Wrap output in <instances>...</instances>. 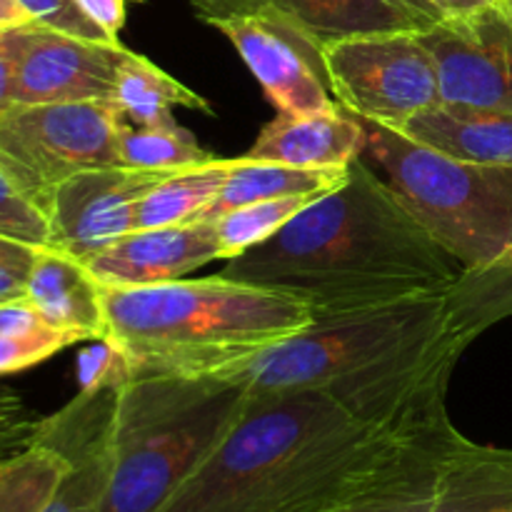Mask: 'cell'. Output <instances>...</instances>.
<instances>
[{
	"instance_id": "cell-10",
	"label": "cell",
	"mask_w": 512,
	"mask_h": 512,
	"mask_svg": "<svg viewBox=\"0 0 512 512\" xmlns=\"http://www.w3.org/2000/svg\"><path fill=\"white\" fill-rule=\"evenodd\" d=\"M418 38L438 68L443 105L512 113V20L498 5L425 25Z\"/></svg>"
},
{
	"instance_id": "cell-30",
	"label": "cell",
	"mask_w": 512,
	"mask_h": 512,
	"mask_svg": "<svg viewBox=\"0 0 512 512\" xmlns=\"http://www.w3.org/2000/svg\"><path fill=\"white\" fill-rule=\"evenodd\" d=\"M40 420L30 415L15 390L0 385V460L23 453L38 438Z\"/></svg>"
},
{
	"instance_id": "cell-18",
	"label": "cell",
	"mask_w": 512,
	"mask_h": 512,
	"mask_svg": "<svg viewBox=\"0 0 512 512\" xmlns=\"http://www.w3.org/2000/svg\"><path fill=\"white\" fill-rule=\"evenodd\" d=\"M25 300L48 328L80 340H105L103 285L83 260L58 248H40L25 275Z\"/></svg>"
},
{
	"instance_id": "cell-24",
	"label": "cell",
	"mask_w": 512,
	"mask_h": 512,
	"mask_svg": "<svg viewBox=\"0 0 512 512\" xmlns=\"http://www.w3.org/2000/svg\"><path fill=\"white\" fill-rule=\"evenodd\" d=\"M68 470L58 450L40 443L0 460V512H43Z\"/></svg>"
},
{
	"instance_id": "cell-14",
	"label": "cell",
	"mask_w": 512,
	"mask_h": 512,
	"mask_svg": "<svg viewBox=\"0 0 512 512\" xmlns=\"http://www.w3.org/2000/svg\"><path fill=\"white\" fill-rule=\"evenodd\" d=\"M208 25L225 35L278 113H328L338 108L318 73L320 53L290 25L265 13L220 15Z\"/></svg>"
},
{
	"instance_id": "cell-6",
	"label": "cell",
	"mask_w": 512,
	"mask_h": 512,
	"mask_svg": "<svg viewBox=\"0 0 512 512\" xmlns=\"http://www.w3.org/2000/svg\"><path fill=\"white\" fill-rule=\"evenodd\" d=\"M510 315V258L488 268L463 270L433 325L325 393L363 423H398L435 413L445 408L450 375L465 350Z\"/></svg>"
},
{
	"instance_id": "cell-19",
	"label": "cell",
	"mask_w": 512,
	"mask_h": 512,
	"mask_svg": "<svg viewBox=\"0 0 512 512\" xmlns=\"http://www.w3.org/2000/svg\"><path fill=\"white\" fill-rule=\"evenodd\" d=\"M398 133L438 153L475 165H512V113L435 105Z\"/></svg>"
},
{
	"instance_id": "cell-36",
	"label": "cell",
	"mask_w": 512,
	"mask_h": 512,
	"mask_svg": "<svg viewBox=\"0 0 512 512\" xmlns=\"http://www.w3.org/2000/svg\"><path fill=\"white\" fill-rule=\"evenodd\" d=\"M498 0H435L438 10L443 13V18H460V15L478 13V10L490 8Z\"/></svg>"
},
{
	"instance_id": "cell-20",
	"label": "cell",
	"mask_w": 512,
	"mask_h": 512,
	"mask_svg": "<svg viewBox=\"0 0 512 512\" xmlns=\"http://www.w3.org/2000/svg\"><path fill=\"white\" fill-rule=\"evenodd\" d=\"M430 512H512V450L460 440L445 460Z\"/></svg>"
},
{
	"instance_id": "cell-12",
	"label": "cell",
	"mask_w": 512,
	"mask_h": 512,
	"mask_svg": "<svg viewBox=\"0 0 512 512\" xmlns=\"http://www.w3.org/2000/svg\"><path fill=\"white\" fill-rule=\"evenodd\" d=\"M3 33L15 58V105L115 100L123 43L75 38L38 23Z\"/></svg>"
},
{
	"instance_id": "cell-40",
	"label": "cell",
	"mask_w": 512,
	"mask_h": 512,
	"mask_svg": "<svg viewBox=\"0 0 512 512\" xmlns=\"http://www.w3.org/2000/svg\"><path fill=\"white\" fill-rule=\"evenodd\" d=\"M198 3H203V0H193V5H198Z\"/></svg>"
},
{
	"instance_id": "cell-23",
	"label": "cell",
	"mask_w": 512,
	"mask_h": 512,
	"mask_svg": "<svg viewBox=\"0 0 512 512\" xmlns=\"http://www.w3.org/2000/svg\"><path fill=\"white\" fill-rule=\"evenodd\" d=\"M235 158H218L195 168L175 170L160 180L138 205V230L195 223L213 205L233 170Z\"/></svg>"
},
{
	"instance_id": "cell-9",
	"label": "cell",
	"mask_w": 512,
	"mask_h": 512,
	"mask_svg": "<svg viewBox=\"0 0 512 512\" xmlns=\"http://www.w3.org/2000/svg\"><path fill=\"white\" fill-rule=\"evenodd\" d=\"M320 63L340 108L385 128L400 130L443 103L438 68L418 30L330 40L320 48Z\"/></svg>"
},
{
	"instance_id": "cell-21",
	"label": "cell",
	"mask_w": 512,
	"mask_h": 512,
	"mask_svg": "<svg viewBox=\"0 0 512 512\" xmlns=\"http://www.w3.org/2000/svg\"><path fill=\"white\" fill-rule=\"evenodd\" d=\"M348 168H298L285 163H265L238 155L218 198L200 220H218L220 215L255 203V200L285 198V195H323L348 180Z\"/></svg>"
},
{
	"instance_id": "cell-39",
	"label": "cell",
	"mask_w": 512,
	"mask_h": 512,
	"mask_svg": "<svg viewBox=\"0 0 512 512\" xmlns=\"http://www.w3.org/2000/svg\"><path fill=\"white\" fill-rule=\"evenodd\" d=\"M495 5H498V8L503 10V13L512 20V0H498V3H495Z\"/></svg>"
},
{
	"instance_id": "cell-1",
	"label": "cell",
	"mask_w": 512,
	"mask_h": 512,
	"mask_svg": "<svg viewBox=\"0 0 512 512\" xmlns=\"http://www.w3.org/2000/svg\"><path fill=\"white\" fill-rule=\"evenodd\" d=\"M355 420L325 390L250 398L243 418L160 512H330L395 473L420 430Z\"/></svg>"
},
{
	"instance_id": "cell-3",
	"label": "cell",
	"mask_w": 512,
	"mask_h": 512,
	"mask_svg": "<svg viewBox=\"0 0 512 512\" xmlns=\"http://www.w3.org/2000/svg\"><path fill=\"white\" fill-rule=\"evenodd\" d=\"M105 340L130 375H220L315 323L305 300L220 275L103 288Z\"/></svg>"
},
{
	"instance_id": "cell-2",
	"label": "cell",
	"mask_w": 512,
	"mask_h": 512,
	"mask_svg": "<svg viewBox=\"0 0 512 512\" xmlns=\"http://www.w3.org/2000/svg\"><path fill=\"white\" fill-rule=\"evenodd\" d=\"M460 273L463 265L363 158L350 163L343 185L223 268L225 278L305 300L315 320L443 293Z\"/></svg>"
},
{
	"instance_id": "cell-11",
	"label": "cell",
	"mask_w": 512,
	"mask_h": 512,
	"mask_svg": "<svg viewBox=\"0 0 512 512\" xmlns=\"http://www.w3.org/2000/svg\"><path fill=\"white\" fill-rule=\"evenodd\" d=\"M128 378L123 360L80 385V393L50 418L40 420L35 443L58 450L68 475L43 512H100L110 478V443L118 393Z\"/></svg>"
},
{
	"instance_id": "cell-41",
	"label": "cell",
	"mask_w": 512,
	"mask_h": 512,
	"mask_svg": "<svg viewBox=\"0 0 512 512\" xmlns=\"http://www.w3.org/2000/svg\"><path fill=\"white\" fill-rule=\"evenodd\" d=\"M510 260H512V255H510Z\"/></svg>"
},
{
	"instance_id": "cell-26",
	"label": "cell",
	"mask_w": 512,
	"mask_h": 512,
	"mask_svg": "<svg viewBox=\"0 0 512 512\" xmlns=\"http://www.w3.org/2000/svg\"><path fill=\"white\" fill-rule=\"evenodd\" d=\"M318 198L320 195H285V198L255 200L220 215L213 223L223 248V260L238 258L245 250L270 240Z\"/></svg>"
},
{
	"instance_id": "cell-15",
	"label": "cell",
	"mask_w": 512,
	"mask_h": 512,
	"mask_svg": "<svg viewBox=\"0 0 512 512\" xmlns=\"http://www.w3.org/2000/svg\"><path fill=\"white\" fill-rule=\"evenodd\" d=\"M223 260L213 220L140 228L85 260L103 288H148L173 283L203 265Z\"/></svg>"
},
{
	"instance_id": "cell-31",
	"label": "cell",
	"mask_w": 512,
	"mask_h": 512,
	"mask_svg": "<svg viewBox=\"0 0 512 512\" xmlns=\"http://www.w3.org/2000/svg\"><path fill=\"white\" fill-rule=\"evenodd\" d=\"M78 5L95 25H100L110 38L118 40L125 18H128V0H78Z\"/></svg>"
},
{
	"instance_id": "cell-17",
	"label": "cell",
	"mask_w": 512,
	"mask_h": 512,
	"mask_svg": "<svg viewBox=\"0 0 512 512\" xmlns=\"http://www.w3.org/2000/svg\"><path fill=\"white\" fill-rule=\"evenodd\" d=\"M368 135L358 115L345 108L328 113H278L250 145V160L298 168H348L363 158Z\"/></svg>"
},
{
	"instance_id": "cell-38",
	"label": "cell",
	"mask_w": 512,
	"mask_h": 512,
	"mask_svg": "<svg viewBox=\"0 0 512 512\" xmlns=\"http://www.w3.org/2000/svg\"><path fill=\"white\" fill-rule=\"evenodd\" d=\"M398 3H403L408 10H413V13L418 15V18H423L428 25L443 20V13L438 10L435 0H398Z\"/></svg>"
},
{
	"instance_id": "cell-32",
	"label": "cell",
	"mask_w": 512,
	"mask_h": 512,
	"mask_svg": "<svg viewBox=\"0 0 512 512\" xmlns=\"http://www.w3.org/2000/svg\"><path fill=\"white\" fill-rule=\"evenodd\" d=\"M40 328H45V323L25 298L0 305V338H5V335H25Z\"/></svg>"
},
{
	"instance_id": "cell-4",
	"label": "cell",
	"mask_w": 512,
	"mask_h": 512,
	"mask_svg": "<svg viewBox=\"0 0 512 512\" xmlns=\"http://www.w3.org/2000/svg\"><path fill=\"white\" fill-rule=\"evenodd\" d=\"M250 403L225 375L135 373L115 405L100 512H160L213 455Z\"/></svg>"
},
{
	"instance_id": "cell-25",
	"label": "cell",
	"mask_w": 512,
	"mask_h": 512,
	"mask_svg": "<svg viewBox=\"0 0 512 512\" xmlns=\"http://www.w3.org/2000/svg\"><path fill=\"white\" fill-rule=\"evenodd\" d=\"M118 158L125 168L185 170L213 160L183 125H133L123 120L118 133Z\"/></svg>"
},
{
	"instance_id": "cell-8",
	"label": "cell",
	"mask_w": 512,
	"mask_h": 512,
	"mask_svg": "<svg viewBox=\"0 0 512 512\" xmlns=\"http://www.w3.org/2000/svg\"><path fill=\"white\" fill-rule=\"evenodd\" d=\"M123 120L115 100L15 105L0 118V170L45 213L65 180L120 165Z\"/></svg>"
},
{
	"instance_id": "cell-22",
	"label": "cell",
	"mask_w": 512,
	"mask_h": 512,
	"mask_svg": "<svg viewBox=\"0 0 512 512\" xmlns=\"http://www.w3.org/2000/svg\"><path fill=\"white\" fill-rule=\"evenodd\" d=\"M115 103L123 110L125 120L133 125H170L175 123L173 108L200 110L213 115V105L165 73L163 68L145 55L125 50L115 80Z\"/></svg>"
},
{
	"instance_id": "cell-37",
	"label": "cell",
	"mask_w": 512,
	"mask_h": 512,
	"mask_svg": "<svg viewBox=\"0 0 512 512\" xmlns=\"http://www.w3.org/2000/svg\"><path fill=\"white\" fill-rule=\"evenodd\" d=\"M28 23H33V20L18 0H0V30L20 28V25Z\"/></svg>"
},
{
	"instance_id": "cell-27",
	"label": "cell",
	"mask_w": 512,
	"mask_h": 512,
	"mask_svg": "<svg viewBox=\"0 0 512 512\" xmlns=\"http://www.w3.org/2000/svg\"><path fill=\"white\" fill-rule=\"evenodd\" d=\"M0 238L30 248H50L48 215L25 198L0 170Z\"/></svg>"
},
{
	"instance_id": "cell-7",
	"label": "cell",
	"mask_w": 512,
	"mask_h": 512,
	"mask_svg": "<svg viewBox=\"0 0 512 512\" xmlns=\"http://www.w3.org/2000/svg\"><path fill=\"white\" fill-rule=\"evenodd\" d=\"M453 285L443 293L420 295L343 318L315 320L303 333L220 375L243 385L250 398L328 390L433 325L448 305Z\"/></svg>"
},
{
	"instance_id": "cell-16",
	"label": "cell",
	"mask_w": 512,
	"mask_h": 512,
	"mask_svg": "<svg viewBox=\"0 0 512 512\" xmlns=\"http://www.w3.org/2000/svg\"><path fill=\"white\" fill-rule=\"evenodd\" d=\"M195 13L203 20L243 13L273 15L318 53L330 40L428 25L398 0H203L195 5Z\"/></svg>"
},
{
	"instance_id": "cell-35",
	"label": "cell",
	"mask_w": 512,
	"mask_h": 512,
	"mask_svg": "<svg viewBox=\"0 0 512 512\" xmlns=\"http://www.w3.org/2000/svg\"><path fill=\"white\" fill-rule=\"evenodd\" d=\"M25 298V273L0 268V305Z\"/></svg>"
},
{
	"instance_id": "cell-13",
	"label": "cell",
	"mask_w": 512,
	"mask_h": 512,
	"mask_svg": "<svg viewBox=\"0 0 512 512\" xmlns=\"http://www.w3.org/2000/svg\"><path fill=\"white\" fill-rule=\"evenodd\" d=\"M175 170L113 168L85 170L65 180L50 198L45 215L50 248L90 260L113 240L138 230V205Z\"/></svg>"
},
{
	"instance_id": "cell-33",
	"label": "cell",
	"mask_w": 512,
	"mask_h": 512,
	"mask_svg": "<svg viewBox=\"0 0 512 512\" xmlns=\"http://www.w3.org/2000/svg\"><path fill=\"white\" fill-rule=\"evenodd\" d=\"M15 108V58L5 33L0 30V118Z\"/></svg>"
},
{
	"instance_id": "cell-34",
	"label": "cell",
	"mask_w": 512,
	"mask_h": 512,
	"mask_svg": "<svg viewBox=\"0 0 512 512\" xmlns=\"http://www.w3.org/2000/svg\"><path fill=\"white\" fill-rule=\"evenodd\" d=\"M35 255H38V248H30V245H20L13 243V240L0 238V268H10L28 275Z\"/></svg>"
},
{
	"instance_id": "cell-29",
	"label": "cell",
	"mask_w": 512,
	"mask_h": 512,
	"mask_svg": "<svg viewBox=\"0 0 512 512\" xmlns=\"http://www.w3.org/2000/svg\"><path fill=\"white\" fill-rule=\"evenodd\" d=\"M18 3L28 10L33 23L45 25L50 30L85 40H100V43H120L83 13L78 0H18Z\"/></svg>"
},
{
	"instance_id": "cell-5",
	"label": "cell",
	"mask_w": 512,
	"mask_h": 512,
	"mask_svg": "<svg viewBox=\"0 0 512 512\" xmlns=\"http://www.w3.org/2000/svg\"><path fill=\"white\" fill-rule=\"evenodd\" d=\"M360 123L363 155L463 270L510 258L512 165L463 163L373 120Z\"/></svg>"
},
{
	"instance_id": "cell-28",
	"label": "cell",
	"mask_w": 512,
	"mask_h": 512,
	"mask_svg": "<svg viewBox=\"0 0 512 512\" xmlns=\"http://www.w3.org/2000/svg\"><path fill=\"white\" fill-rule=\"evenodd\" d=\"M75 343H80L78 335L48 328V325L25 335H5L0 338V375H13L33 368Z\"/></svg>"
}]
</instances>
